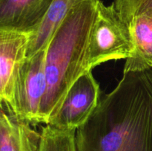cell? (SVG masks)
<instances>
[{
    "instance_id": "obj_4",
    "label": "cell",
    "mask_w": 152,
    "mask_h": 151,
    "mask_svg": "<svg viewBox=\"0 0 152 151\" xmlns=\"http://www.w3.org/2000/svg\"><path fill=\"white\" fill-rule=\"evenodd\" d=\"M46 50L26 57L16 81L15 114L31 125L40 124V108L46 91Z\"/></svg>"
},
{
    "instance_id": "obj_6",
    "label": "cell",
    "mask_w": 152,
    "mask_h": 151,
    "mask_svg": "<svg viewBox=\"0 0 152 151\" xmlns=\"http://www.w3.org/2000/svg\"><path fill=\"white\" fill-rule=\"evenodd\" d=\"M99 96V84L92 72L85 73L71 86L59 111L48 124L61 130H77L92 115Z\"/></svg>"
},
{
    "instance_id": "obj_10",
    "label": "cell",
    "mask_w": 152,
    "mask_h": 151,
    "mask_svg": "<svg viewBox=\"0 0 152 151\" xmlns=\"http://www.w3.org/2000/svg\"><path fill=\"white\" fill-rule=\"evenodd\" d=\"M134 45V54L126 59L124 70L152 67V17L138 16L128 23Z\"/></svg>"
},
{
    "instance_id": "obj_8",
    "label": "cell",
    "mask_w": 152,
    "mask_h": 151,
    "mask_svg": "<svg viewBox=\"0 0 152 151\" xmlns=\"http://www.w3.org/2000/svg\"><path fill=\"white\" fill-rule=\"evenodd\" d=\"M1 105L0 151H39L41 133Z\"/></svg>"
},
{
    "instance_id": "obj_1",
    "label": "cell",
    "mask_w": 152,
    "mask_h": 151,
    "mask_svg": "<svg viewBox=\"0 0 152 151\" xmlns=\"http://www.w3.org/2000/svg\"><path fill=\"white\" fill-rule=\"evenodd\" d=\"M75 140L77 151H152V67L124 70Z\"/></svg>"
},
{
    "instance_id": "obj_9",
    "label": "cell",
    "mask_w": 152,
    "mask_h": 151,
    "mask_svg": "<svg viewBox=\"0 0 152 151\" xmlns=\"http://www.w3.org/2000/svg\"><path fill=\"white\" fill-rule=\"evenodd\" d=\"M85 0H53L39 26L31 33L27 57L47 47L50 38L71 10Z\"/></svg>"
},
{
    "instance_id": "obj_11",
    "label": "cell",
    "mask_w": 152,
    "mask_h": 151,
    "mask_svg": "<svg viewBox=\"0 0 152 151\" xmlns=\"http://www.w3.org/2000/svg\"><path fill=\"white\" fill-rule=\"evenodd\" d=\"M75 136V130H61L45 124L42 127L39 151H77Z\"/></svg>"
},
{
    "instance_id": "obj_12",
    "label": "cell",
    "mask_w": 152,
    "mask_h": 151,
    "mask_svg": "<svg viewBox=\"0 0 152 151\" xmlns=\"http://www.w3.org/2000/svg\"><path fill=\"white\" fill-rule=\"evenodd\" d=\"M112 4L127 24L132 18L138 16L152 17V0H114Z\"/></svg>"
},
{
    "instance_id": "obj_2",
    "label": "cell",
    "mask_w": 152,
    "mask_h": 151,
    "mask_svg": "<svg viewBox=\"0 0 152 151\" xmlns=\"http://www.w3.org/2000/svg\"><path fill=\"white\" fill-rule=\"evenodd\" d=\"M99 0H85L70 11L49 41L45 55L46 91L40 122L58 113L74 83L88 71V46Z\"/></svg>"
},
{
    "instance_id": "obj_7",
    "label": "cell",
    "mask_w": 152,
    "mask_h": 151,
    "mask_svg": "<svg viewBox=\"0 0 152 151\" xmlns=\"http://www.w3.org/2000/svg\"><path fill=\"white\" fill-rule=\"evenodd\" d=\"M53 0H0V28L33 33Z\"/></svg>"
},
{
    "instance_id": "obj_5",
    "label": "cell",
    "mask_w": 152,
    "mask_h": 151,
    "mask_svg": "<svg viewBox=\"0 0 152 151\" xmlns=\"http://www.w3.org/2000/svg\"><path fill=\"white\" fill-rule=\"evenodd\" d=\"M31 33L0 28V99L1 105L14 113L16 81L27 57Z\"/></svg>"
},
{
    "instance_id": "obj_3",
    "label": "cell",
    "mask_w": 152,
    "mask_h": 151,
    "mask_svg": "<svg viewBox=\"0 0 152 151\" xmlns=\"http://www.w3.org/2000/svg\"><path fill=\"white\" fill-rule=\"evenodd\" d=\"M134 54V45L129 25L114 4L106 6L99 0L89 40V70L108 61L129 59Z\"/></svg>"
}]
</instances>
